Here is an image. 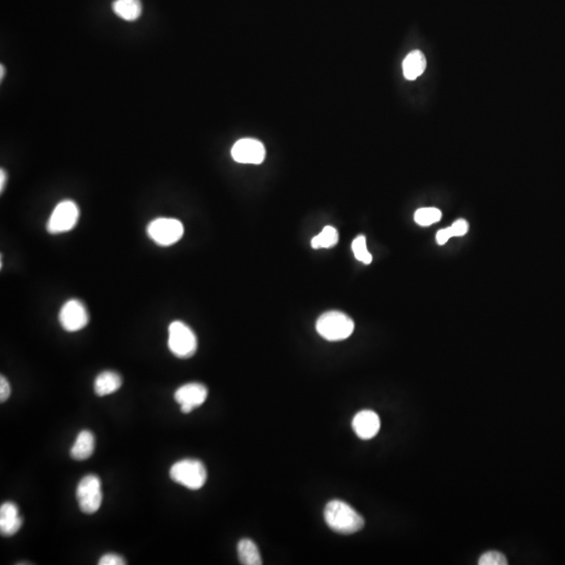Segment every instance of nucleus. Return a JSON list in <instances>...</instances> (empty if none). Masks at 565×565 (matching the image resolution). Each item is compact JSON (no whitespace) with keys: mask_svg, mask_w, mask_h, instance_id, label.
<instances>
[{"mask_svg":"<svg viewBox=\"0 0 565 565\" xmlns=\"http://www.w3.org/2000/svg\"><path fill=\"white\" fill-rule=\"evenodd\" d=\"M326 524L330 528L342 535H351L364 526V519L355 509L342 500H331L325 508Z\"/></svg>","mask_w":565,"mask_h":565,"instance_id":"nucleus-1","label":"nucleus"},{"mask_svg":"<svg viewBox=\"0 0 565 565\" xmlns=\"http://www.w3.org/2000/svg\"><path fill=\"white\" fill-rule=\"evenodd\" d=\"M172 481L190 490H199L208 479L206 466L199 459H186L176 462L170 469Z\"/></svg>","mask_w":565,"mask_h":565,"instance_id":"nucleus-2","label":"nucleus"},{"mask_svg":"<svg viewBox=\"0 0 565 565\" xmlns=\"http://www.w3.org/2000/svg\"><path fill=\"white\" fill-rule=\"evenodd\" d=\"M354 327L351 317L339 311L326 312L317 321L319 335L329 341L347 339L353 333Z\"/></svg>","mask_w":565,"mask_h":565,"instance_id":"nucleus-3","label":"nucleus"},{"mask_svg":"<svg viewBox=\"0 0 565 565\" xmlns=\"http://www.w3.org/2000/svg\"><path fill=\"white\" fill-rule=\"evenodd\" d=\"M168 346L176 357L188 359L197 351V336L186 324L175 321L169 326Z\"/></svg>","mask_w":565,"mask_h":565,"instance_id":"nucleus-4","label":"nucleus"},{"mask_svg":"<svg viewBox=\"0 0 565 565\" xmlns=\"http://www.w3.org/2000/svg\"><path fill=\"white\" fill-rule=\"evenodd\" d=\"M77 499L81 511L95 514L99 511L103 502L102 483L100 477L88 475L83 477L77 487Z\"/></svg>","mask_w":565,"mask_h":565,"instance_id":"nucleus-5","label":"nucleus"},{"mask_svg":"<svg viewBox=\"0 0 565 565\" xmlns=\"http://www.w3.org/2000/svg\"><path fill=\"white\" fill-rule=\"evenodd\" d=\"M80 218V210L72 200L61 201L52 210L46 230L50 234L58 235L74 230Z\"/></svg>","mask_w":565,"mask_h":565,"instance_id":"nucleus-6","label":"nucleus"},{"mask_svg":"<svg viewBox=\"0 0 565 565\" xmlns=\"http://www.w3.org/2000/svg\"><path fill=\"white\" fill-rule=\"evenodd\" d=\"M184 228L177 219L157 218L150 222L148 237L159 246H171L184 236Z\"/></svg>","mask_w":565,"mask_h":565,"instance_id":"nucleus-7","label":"nucleus"},{"mask_svg":"<svg viewBox=\"0 0 565 565\" xmlns=\"http://www.w3.org/2000/svg\"><path fill=\"white\" fill-rule=\"evenodd\" d=\"M59 321L63 329L72 333L84 329L89 323L86 306L79 299H70L61 308Z\"/></svg>","mask_w":565,"mask_h":565,"instance_id":"nucleus-8","label":"nucleus"},{"mask_svg":"<svg viewBox=\"0 0 565 565\" xmlns=\"http://www.w3.org/2000/svg\"><path fill=\"white\" fill-rule=\"evenodd\" d=\"M266 150L258 139H239L232 148V157L239 163L260 165L264 161Z\"/></svg>","mask_w":565,"mask_h":565,"instance_id":"nucleus-9","label":"nucleus"},{"mask_svg":"<svg viewBox=\"0 0 565 565\" xmlns=\"http://www.w3.org/2000/svg\"><path fill=\"white\" fill-rule=\"evenodd\" d=\"M208 398V388L201 384H188L180 386L174 399L180 405V410L184 414H190L194 408L204 404Z\"/></svg>","mask_w":565,"mask_h":565,"instance_id":"nucleus-10","label":"nucleus"},{"mask_svg":"<svg viewBox=\"0 0 565 565\" xmlns=\"http://www.w3.org/2000/svg\"><path fill=\"white\" fill-rule=\"evenodd\" d=\"M379 416L373 410H361L354 417L352 427L356 435L362 439H370L376 437L380 430Z\"/></svg>","mask_w":565,"mask_h":565,"instance_id":"nucleus-11","label":"nucleus"},{"mask_svg":"<svg viewBox=\"0 0 565 565\" xmlns=\"http://www.w3.org/2000/svg\"><path fill=\"white\" fill-rule=\"evenodd\" d=\"M22 526V517L17 505L7 502L0 507V533L6 537H11L19 532Z\"/></svg>","mask_w":565,"mask_h":565,"instance_id":"nucleus-12","label":"nucleus"},{"mask_svg":"<svg viewBox=\"0 0 565 565\" xmlns=\"http://www.w3.org/2000/svg\"><path fill=\"white\" fill-rule=\"evenodd\" d=\"M96 439L91 431L82 430L79 433L70 449V457L76 461H85L95 453Z\"/></svg>","mask_w":565,"mask_h":565,"instance_id":"nucleus-13","label":"nucleus"},{"mask_svg":"<svg viewBox=\"0 0 565 565\" xmlns=\"http://www.w3.org/2000/svg\"><path fill=\"white\" fill-rule=\"evenodd\" d=\"M123 379L121 375L113 370H105L98 375L95 380V392L103 397L113 394L121 388Z\"/></svg>","mask_w":565,"mask_h":565,"instance_id":"nucleus-14","label":"nucleus"},{"mask_svg":"<svg viewBox=\"0 0 565 565\" xmlns=\"http://www.w3.org/2000/svg\"><path fill=\"white\" fill-rule=\"evenodd\" d=\"M426 70V58L420 50L407 54L403 61V75L407 80L414 81Z\"/></svg>","mask_w":565,"mask_h":565,"instance_id":"nucleus-15","label":"nucleus"},{"mask_svg":"<svg viewBox=\"0 0 565 565\" xmlns=\"http://www.w3.org/2000/svg\"><path fill=\"white\" fill-rule=\"evenodd\" d=\"M112 9L121 19L135 21L141 16V3L139 0H115Z\"/></svg>","mask_w":565,"mask_h":565,"instance_id":"nucleus-16","label":"nucleus"},{"mask_svg":"<svg viewBox=\"0 0 565 565\" xmlns=\"http://www.w3.org/2000/svg\"><path fill=\"white\" fill-rule=\"evenodd\" d=\"M238 557L243 565H261L263 563L258 546L250 539H242L239 542Z\"/></svg>","mask_w":565,"mask_h":565,"instance_id":"nucleus-17","label":"nucleus"},{"mask_svg":"<svg viewBox=\"0 0 565 565\" xmlns=\"http://www.w3.org/2000/svg\"><path fill=\"white\" fill-rule=\"evenodd\" d=\"M338 232L332 226H326L319 236L314 237L311 241V246L314 249L331 248L338 242Z\"/></svg>","mask_w":565,"mask_h":565,"instance_id":"nucleus-18","label":"nucleus"},{"mask_svg":"<svg viewBox=\"0 0 565 565\" xmlns=\"http://www.w3.org/2000/svg\"><path fill=\"white\" fill-rule=\"evenodd\" d=\"M442 218V212L439 208H422L415 212V221L421 226H429L437 224Z\"/></svg>","mask_w":565,"mask_h":565,"instance_id":"nucleus-19","label":"nucleus"},{"mask_svg":"<svg viewBox=\"0 0 565 565\" xmlns=\"http://www.w3.org/2000/svg\"><path fill=\"white\" fill-rule=\"evenodd\" d=\"M352 250H353L354 256L360 262L364 264H370L372 263V255L368 252V247H366V239L364 236H358L357 238L354 239L352 243Z\"/></svg>","mask_w":565,"mask_h":565,"instance_id":"nucleus-20","label":"nucleus"},{"mask_svg":"<svg viewBox=\"0 0 565 565\" xmlns=\"http://www.w3.org/2000/svg\"><path fill=\"white\" fill-rule=\"evenodd\" d=\"M479 565H507L508 560L505 555L495 551L485 553L479 560Z\"/></svg>","mask_w":565,"mask_h":565,"instance_id":"nucleus-21","label":"nucleus"},{"mask_svg":"<svg viewBox=\"0 0 565 565\" xmlns=\"http://www.w3.org/2000/svg\"><path fill=\"white\" fill-rule=\"evenodd\" d=\"M99 565H125L126 562L123 557L119 555L115 554V553H109V554L104 555L100 559L98 563Z\"/></svg>","mask_w":565,"mask_h":565,"instance_id":"nucleus-22","label":"nucleus"},{"mask_svg":"<svg viewBox=\"0 0 565 565\" xmlns=\"http://www.w3.org/2000/svg\"><path fill=\"white\" fill-rule=\"evenodd\" d=\"M450 228L453 237H462L467 234L468 230H469V224L464 219H459V220L453 222Z\"/></svg>","mask_w":565,"mask_h":565,"instance_id":"nucleus-23","label":"nucleus"},{"mask_svg":"<svg viewBox=\"0 0 565 565\" xmlns=\"http://www.w3.org/2000/svg\"><path fill=\"white\" fill-rule=\"evenodd\" d=\"M11 395V386L5 376L0 377V401L6 402Z\"/></svg>","mask_w":565,"mask_h":565,"instance_id":"nucleus-24","label":"nucleus"},{"mask_svg":"<svg viewBox=\"0 0 565 565\" xmlns=\"http://www.w3.org/2000/svg\"><path fill=\"white\" fill-rule=\"evenodd\" d=\"M453 232H451L450 226L444 230H441L437 234V242L439 245L446 244L449 239L453 238Z\"/></svg>","mask_w":565,"mask_h":565,"instance_id":"nucleus-25","label":"nucleus"},{"mask_svg":"<svg viewBox=\"0 0 565 565\" xmlns=\"http://www.w3.org/2000/svg\"><path fill=\"white\" fill-rule=\"evenodd\" d=\"M6 184H7V173H6L5 170L1 169V171H0V191H1V193L3 192Z\"/></svg>","mask_w":565,"mask_h":565,"instance_id":"nucleus-26","label":"nucleus"},{"mask_svg":"<svg viewBox=\"0 0 565 565\" xmlns=\"http://www.w3.org/2000/svg\"><path fill=\"white\" fill-rule=\"evenodd\" d=\"M1 72H0V79L3 78V74H5V68H3V66H1Z\"/></svg>","mask_w":565,"mask_h":565,"instance_id":"nucleus-27","label":"nucleus"}]
</instances>
